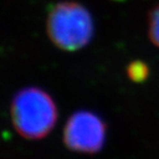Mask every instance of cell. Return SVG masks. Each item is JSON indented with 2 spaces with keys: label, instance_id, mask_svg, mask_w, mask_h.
Returning a JSON list of instances; mask_svg holds the SVG:
<instances>
[{
  "label": "cell",
  "instance_id": "cell-1",
  "mask_svg": "<svg viewBox=\"0 0 159 159\" xmlns=\"http://www.w3.org/2000/svg\"><path fill=\"white\" fill-rule=\"evenodd\" d=\"M9 113L15 130L27 139L46 138L58 119V110L53 97L39 87L19 90L11 99Z\"/></svg>",
  "mask_w": 159,
  "mask_h": 159
},
{
  "label": "cell",
  "instance_id": "cell-2",
  "mask_svg": "<svg viewBox=\"0 0 159 159\" xmlns=\"http://www.w3.org/2000/svg\"><path fill=\"white\" fill-rule=\"evenodd\" d=\"M47 33L54 46L75 52L90 43L94 33L93 19L88 9L72 1L56 3L49 11Z\"/></svg>",
  "mask_w": 159,
  "mask_h": 159
},
{
  "label": "cell",
  "instance_id": "cell-3",
  "mask_svg": "<svg viewBox=\"0 0 159 159\" xmlns=\"http://www.w3.org/2000/svg\"><path fill=\"white\" fill-rule=\"evenodd\" d=\"M107 136L106 123L89 111H78L66 121L63 128V143L70 151L95 154L102 149Z\"/></svg>",
  "mask_w": 159,
  "mask_h": 159
},
{
  "label": "cell",
  "instance_id": "cell-4",
  "mask_svg": "<svg viewBox=\"0 0 159 159\" xmlns=\"http://www.w3.org/2000/svg\"><path fill=\"white\" fill-rule=\"evenodd\" d=\"M148 33L151 43L159 48V4L149 14Z\"/></svg>",
  "mask_w": 159,
  "mask_h": 159
},
{
  "label": "cell",
  "instance_id": "cell-5",
  "mask_svg": "<svg viewBox=\"0 0 159 159\" xmlns=\"http://www.w3.org/2000/svg\"><path fill=\"white\" fill-rule=\"evenodd\" d=\"M149 68L142 61H133L127 67V75L133 82L139 83L148 78Z\"/></svg>",
  "mask_w": 159,
  "mask_h": 159
},
{
  "label": "cell",
  "instance_id": "cell-6",
  "mask_svg": "<svg viewBox=\"0 0 159 159\" xmlns=\"http://www.w3.org/2000/svg\"><path fill=\"white\" fill-rule=\"evenodd\" d=\"M120 1H121V0H120Z\"/></svg>",
  "mask_w": 159,
  "mask_h": 159
}]
</instances>
